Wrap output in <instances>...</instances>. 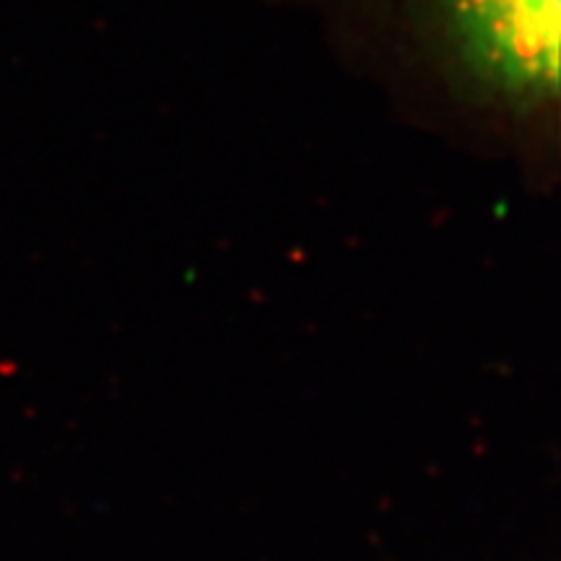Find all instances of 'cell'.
Returning <instances> with one entry per match:
<instances>
[{
	"label": "cell",
	"instance_id": "1",
	"mask_svg": "<svg viewBox=\"0 0 561 561\" xmlns=\"http://www.w3.org/2000/svg\"><path fill=\"white\" fill-rule=\"evenodd\" d=\"M468 60L520 107L559 94V0H450Z\"/></svg>",
	"mask_w": 561,
	"mask_h": 561
}]
</instances>
